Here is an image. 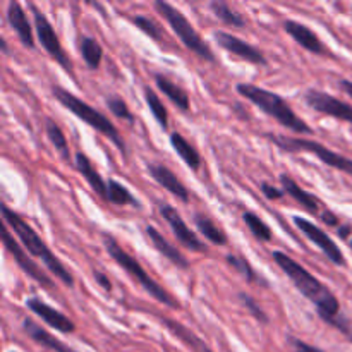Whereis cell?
I'll return each instance as SVG.
<instances>
[{
  "mask_svg": "<svg viewBox=\"0 0 352 352\" xmlns=\"http://www.w3.org/2000/svg\"><path fill=\"white\" fill-rule=\"evenodd\" d=\"M272 258L278 265V268L287 275L289 280L294 284V287L315 306L320 318L325 323H329V325L336 327L339 332H342L344 336L349 337L352 340L351 322L346 316H342L339 299L330 291V287H327L320 278H316L311 272L306 270L302 265H299L289 254L282 253V251H274Z\"/></svg>",
  "mask_w": 352,
  "mask_h": 352,
  "instance_id": "1",
  "label": "cell"
},
{
  "mask_svg": "<svg viewBox=\"0 0 352 352\" xmlns=\"http://www.w3.org/2000/svg\"><path fill=\"white\" fill-rule=\"evenodd\" d=\"M0 213H2V220L14 230L17 237H19L21 244H23L24 250L30 253V256L38 258L41 260V263L48 268L52 275L58 278L64 285L72 287L74 285V277H72L71 272L64 267L60 260L55 256L50 251V248L45 244V241L38 236L36 230L19 215L14 210H10L6 203H0Z\"/></svg>",
  "mask_w": 352,
  "mask_h": 352,
  "instance_id": "2",
  "label": "cell"
},
{
  "mask_svg": "<svg viewBox=\"0 0 352 352\" xmlns=\"http://www.w3.org/2000/svg\"><path fill=\"white\" fill-rule=\"evenodd\" d=\"M236 91L239 93L241 96H244L248 102L256 105L261 112L277 120L280 126L292 131V133L313 134V129L308 126V122H306L305 119H301V117L292 110V107L285 102L284 96H280L278 93L260 88V86L256 85H250V82H239V85L236 86Z\"/></svg>",
  "mask_w": 352,
  "mask_h": 352,
  "instance_id": "3",
  "label": "cell"
},
{
  "mask_svg": "<svg viewBox=\"0 0 352 352\" xmlns=\"http://www.w3.org/2000/svg\"><path fill=\"white\" fill-rule=\"evenodd\" d=\"M102 241H103V246H105V251L109 253V256L112 258V260L116 261L120 268H124V270H126L127 274H129L131 277H133L134 280H136L138 284H140L141 287H143L144 291H146L148 294L155 299V301H158L160 305L167 306V308L174 309V311L181 309V302H179L174 296L168 294V292L165 291V289L162 287L158 282H155L153 278L146 274V270L143 268V265H141L136 258L131 256L127 251H124V248L120 246L119 241H117L112 234L103 232Z\"/></svg>",
  "mask_w": 352,
  "mask_h": 352,
  "instance_id": "4",
  "label": "cell"
},
{
  "mask_svg": "<svg viewBox=\"0 0 352 352\" xmlns=\"http://www.w3.org/2000/svg\"><path fill=\"white\" fill-rule=\"evenodd\" d=\"M52 96H54V98L57 100V102L60 103L65 110H69L72 116H76L78 119H81L82 122H86L89 127H93L95 131H98V133L103 134L105 138H109V140L116 144L117 150H119L120 153L126 157L127 155L126 141L122 140L119 129L113 126V122L109 119V117L103 116V113L98 112L95 107H91L89 103L82 102L81 98H78V96L72 95L71 91H67V89L62 88V86H58V85L52 86Z\"/></svg>",
  "mask_w": 352,
  "mask_h": 352,
  "instance_id": "5",
  "label": "cell"
},
{
  "mask_svg": "<svg viewBox=\"0 0 352 352\" xmlns=\"http://www.w3.org/2000/svg\"><path fill=\"white\" fill-rule=\"evenodd\" d=\"M153 7L155 10H157L165 21H167L168 26H170L172 31L175 33V36L182 41V45H184L189 52L198 55V57L203 58V60H208V62L217 60L212 48L206 45V41L203 40L201 34L195 30V26L189 23L188 17H186L177 7L165 2V0H155Z\"/></svg>",
  "mask_w": 352,
  "mask_h": 352,
  "instance_id": "6",
  "label": "cell"
},
{
  "mask_svg": "<svg viewBox=\"0 0 352 352\" xmlns=\"http://www.w3.org/2000/svg\"><path fill=\"white\" fill-rule=\"evenodd\" d=\"M270 143H274L275 146L280 148L285 153H301V151H308V153L315 155L316 158H320V162H323L329 167L336 168V170L344 172V174L351 175L352 177V160L351 158L339 155L337 151L330 150L325 144L318 143V141L306 140V138H289L282 136V134H265Z\"/></svg>",
  "mask_w": 352,
  "mask_h": 352,
  "instance_id": "7",
  "label": "cell"
},
{
  "mask_svg": "<svg viewBox=\"0 0 352 352\" xmlns=\"http://www.w3.org/2000/svg\"><path fill=\"white\" fill-rule=\"evenodd\" d=\"M30 9L33 10L34 30H36L38 41H40V45L45 48V52H47V54L50 55V57L54 58V60L57 62L62 69H64L65 72L72 74V62H71V58H69V55L65 54L64 48H62L60 40H58V36H57V33H55L52 23L47 19V16H45V14L41 12L36 6H34V3H31Z\"/></svg>",
  "mask_w": 352,
  "mask_h": 352,
  "instance_id": "8",
  "label": "cell"
},
{
  "mask_svg": "<svg viewBox=\"0 0 352 352\" xmlns=\"http://www.w3.org/2000/svg\"><path fill=\"white\" fill-rule=\"evenodd\" d=\"M0 236H2L3 248H6V250L12 254L14 260H16V263H17V267H19L21 270H23L24 274L31 278V280H34L36 284H40L41 287H45V289L55 287V282L52 280V278L48 277V275L45 274V272L41 270V268L38 267L33 260H31V256H28L26 251L19 246V243H17V241H14L12 234L9 232V229H7V223L3 222V220H2V234H0Z\"/></svg>",
  "mask_w": 352,
  "mask_h": 352,
  "instance_id": "9",
  "label": "cell"
},
{
  "mask_svg": "<svg viewBox=\"0 0 352 352\" xmlns=\"http://www.w3.org/2000/svg\"><path fill=\"white\" fill-rule=\"evenodd\" d=\"M292 222L294 226L311 241L313 244H316V248H320L323 254L332 261L337 267H346V258H344V253L340 251V248L337 246L336 241L329 236L323 229H320L316 223H313L311 220H306L305 217L294 215L292 217Z\"/></svg>",
  "mask_w": 352,
  "mask_h": 352,
  "instance_id": "10",
  "label": "cell"
},
{
  "mask_svg": "<svg viewBox=\"0 0 352 352\" xmlns=\"http://www.w3.org/2000/svg\"><path fill=\"white\" fill-rule=\"evenodd\" d=\"M306 105L309 109L316 110L320 113L333 117V119L346 120V122L352 124V105L351 103L344 102V100L336 98L330 93L320 91V89H308L302 95Z\"/></svg>",
  "mask_w": 352,
  "mask_h": 352,
  "instance_id": "11",
  "label": "cell"
},
{
  "mask_svg": "<svg viewBox=\"0 0 352 352\" xmlns=\"http://www.w3.org/2000/svg\"><path fill=\"white\" fill-rule=\"evenodd\" d=\"M158 212H160L162 219L168 223V227L174 232L175 239L182 244L184 248H188L189 251H195V253H206V244L192 232V229H189L188 223L182 220V217L179 215L177 210L172 205H167V203H160L158 205Z\"/></svg>",
  "mask_w": 352,
  "mask_h": 352,
  "instance_id": "12",
  "label": "cell"
},
{
  "mask_svg": "<svg viewBox=\"0 0 352 352\" xmlns=\"http://www.w3.org/2000/svg\"><path fill=\"white\" fill-rule=\"evenodd\" d=\"M213 40L217 41L219 47H222L223 50H227L230 55L241 58V60L250 62V64L254 65H267V57H265V54L260 48L253 47V45L234 36V34L226 33V31H215Z\"/></svg>",
  "mask_w": 352,
  "mask_h": 352,
  "instance_id": "13",
  "label": "cell"
},
{
  "mask_svg": "<svg viewBox=\"0 0 352 352\" xmlns=\"http://www.w3.org/2000/svg\"><path fill=\"white\" fill-rule=\"evenodd\" d=\"M24 305H26V308L30 309L33 315H36L41 322H45L48 327H50V329L57 330V332L72 333L76 330L74 322H72L69 316H65L64 313L58 311V309H55L54 306L47 305L43 299L28 298Z\"/></svg>",
  "mask_w": 352,
  "mask_h": 352,
  "instance_id": "14",
  "label": "cell"
},
{
  "mask_svg": "<svg viewBox=\"0 0 352 352\" xmlns=\"http://www.w3.org/2000/svg\"><path fill=\"white\" fill-rule=\"evenodd\" d=\"M146 170L150 174V177L157 182L158 186L168 191L170 195H174L175 198L181 199L182 203H189V191L181 181H179L177 175L170 170L168 167H165L164 164H148Z\"/></svg>",
  "mask_w": 352,
  "mask_h": 352,
  "instance_id": "15",
  "label": "cell"
},
{
  "mask_svg": "<svg viewBox=\"0 0 352 352\" xmlns=\"http://www.w3.org/2000/svg\"><path fill=\"white\" fill-rule=\"evenodd\" d=\"M284 30L289 36L294 38L296 43H298L299 47H302L306 52H309V54H315V55L329 54L327 48L323 47L322 40L318 38V34H316L311 28L306 26V24L299 23V21H294V19H287L284 23Z\"/></svg>",
  "mask_w": 352,
  "mask_h": 352,
  "instance_id": "16",
  "label": "cell"
},
{
  "mask_svg": "<svg viewBox=\"0 0 352 352\" xmlns=\"http://www.w3.org/2000/svg\"><path fill=\"white\" fill-rule=\"evenodd\" d=\"M7 23L12 28V31H16L17 38H19L21 43L26 48H34V36H33V28H31L30 19H28L26 12H24L23 6L16 0H10L9 6H7Z\"/></svg>",
  "mask_w": 352,
  "mask_h": 352,
  "instance_id": "17",
  "label": "cell"
},
{
  "mask_svg": "<svg viewBox=\"0 0 352 352\" xmlns=\"http://www.w3.org/2000/svg\"><path fill=\"white\" fill-rule=\"evenodd\" d=\"M280 184H282V189L285 191V195H289L294 201H298L306 212L311 213V215L322 217L323 212H322V203H320V199L316 198V196H313L311 192L305 191V189H302L301 186L291 177V175L280 174Z\"/></svg>",
  "mask_w": 352,
  "mask_h": 352,
  "instance_id": "18",
  "label": "cell"
},
{
  "mask_svg": "<svg viewBox=\"0 0 352 352\" xmlns=\"http://www.w3.org/2000/svg\"><path fill=\"white\" fill-rule=\"evenodd\" d=\"M146 236H148V239L151 241V244H153L155 250H157L158 253L165 258V260L170 261L172 265H175V267L181 268V270H188V268L191 267V263H189L188 258H186L184 254L177 250V248L172 246V244L165 239V236L157 229V227L148 226Z\"/></svg>",
  "mask_w": 352,
  "mask_h": 352,
  "instance_id": "19",
  "label": "cell"
},
{
  "mask_svg": "<svg viewBox=\"0 0 352 352\" xmlns=\"http://www.w3.org/2000/svg\"><path fill=\"white\" fill-rule=\"evenodd\" d=\"M23 330L24 333L33 340V342H36L38 346L45 347V349H50L54 352H78L72 349V347H69L67 344L62 342V340H58L57 337L48 333L45 329H41L34 320L30 318V316L23 320Z\"/></svg>",
  "mask_w": 352,
  "mask_h": 352,
  "instance_id": "20",
  "label": "cell"
},
{
  "mask_svg": "<svg viewBox=\"0 0 352 352\" xmlns=\"http://www.w3.org/2000/svg\"><path fill=\"white\" fill-rule=\"evenodd\" d=\"M76 168H78L79 174L82 175V179L88 182L89 188L93 189V192H96L100 198L107 201V182L103 181V177L95 168L93 162L89 160L82 151H78V153H76Z\"/></svg>",
  "mask_w": 352,
  "mask_h": 352,
  "instance_id": "21",
  "label": "cell"
},
{
  "mask_svg": "<svg viewBox=\"0 0 352 352\" xmlns=\"http://www.w3.org/2000/svg\"><path fill=\"white\" fill-rule=\"evenodd\" d=\"M155 85L179 110L188 112L191 109V100H189L188 91L182 86H179L177 82L172 81L170 78H167L165 74H155Z\"/></svg>",
  "mask_w": 352,
  "mask_h": 352,
  "instance_id": "22",
  "label": "cell"
},
{
  "mask_svg": "<svg viewBox=\"0 0 352 352\" xmlns=\"http://www.w3.org/2000/svg\"><path fill=\"white\" fill-rule=\"evenodd\" d=\"M168 141H170V146L174 148L177 157L181 158L191 170L198 172L199 168H201V157H199V153L196 151V148L192 146L181 133H170Z\"/></svg>",
  "mask_w": 352,
  "mask_h": 352,
  "instance_id": "23",
  "label": "cell"
},
{
  "mask_svg": "<svg viewBox=\"0 0 352 352\" xmlns=\"http://www.w3.org/2000/svg\"><path fill=\"white\" fill-rule=\"evenodd\" d=\"M158 320H160V322L164 323V325L167 327V329L170 330V332L177 337V339H181L186 346L191 347L195 352H213L205 342H203L201 339H199L198 336H196V333H192L191 330L186 329L182 323L175 322V320H172V318H165V316H158Z\"/></svg>",
  "mask_w": 352,
  "mask_h": 352,
  "instance_id": "24",
  "label": "cell"
},
{
  "mask_svg": "<svg viewBox=\"0 0 352 352\" xmlns=\"http://www.w3.org/2000/svg\"><path fill=\"white\" fill-rule=\"evenodd\" d=\"M78 48L79 54H81L82 60L88 65L91 71H96V69L102 65L103 58V47L100 45V41L96 38L88 36V34H82L78 40Z\"/></svg>",
  "mask_w": 352,
  "mask_h": 352,
  "instance_id": "25",
  "label": "cell"
},
{
  "mask_svg": "<svg viewBox=\"0 0 352 352\" xmlns=\"http://www.w3.org/2000/svg\"><path fill=\"white\" fill-rule=\"evenodd\" d=\"M192 223H195L196 229L206 237V241H210V243L215 244V246L220 248L226 246V244L229 243V239H227V236L223 234V230L219 229V227L215 226V222H213L212 219H208L206 215H203V213H195V215H192Z\"/></svg>",
  "mask_w": 352,
  "mask_h": 352,
  "instance_id": "26",
  "label": "cell"
},
{
  "mask_svg": "<svg viewBox=\"0 0 352 352\" xmlns=\"http://www.w3.org/2000/svg\"><path fill=\"white\" fill-rule=\"evenodd\" d=\"M107 201L116 206L133 205L134 208H141V203L134 198L133 192L126 186L120 184L119 181H116V179L107 181Z\"/></svg>",
  "mask_w": 352,
  "mask_h": 352,
  "instance_id": "27",
  "label": "cell"
},
{
  "mask_svg": "<svg viewBox=\"0 0 352 352\" xmlns=\"http://www.w3.org/2000/svg\"><path fill=\"white\" fill-rule=\"evenodd\" d=\"M210 10L213 12V16L220 21V23L227 24V26L232 28H244L246 26V19L241 16L237 10H234L232 7L229 6L223 0H213V2L208 3Z\"/></svg>",
  "mask_w": 352,
  "mask_h": 352,
  "instance_id": "28",
  "label": "cell"
},
{
  "mask_svg": "<svg viewBox=\"0 0 352 352\" xmlns=\"http://www.w3.org/2000/svg\"><path fill=\"white\" fill-rule=\"evenodd\" d=\"M143 93H144V102H146V105H148V109H150L153 119L157 120L158 126H160L162 129L167 131L168 129V112H167V109H165L164 102L160 100V96H158L157 93L151 89V86H144Z\"/></svg>",
  "mask_w": 352,
  "mask_h": 352,
  "instance_id": "29",
  "label": "cell"
},
{
  "mask_svg": "<svg viewBox=\"0 0 352 352\" xmlns=\"http://www.w3.org/2000/svg\"><path fill=\"white\" fill-rule=\"evenodd\" d=\"M243 220L246 223V227L250 229V232L256 237L261 243H270L274 234H272V229L268 227V223L265 220H261L256 213L253 212H244Z\"/></svg>",
  "mask_w": 352,
  "mask_h": 352,
  "instance_id": "30",
  "label": "cell"
},
{
  "mask_svg": "<svg viewBox=\"0 0 352 352\" xmlns=\"http://www.w3.org/2000/svg\"><path fill=\"white\" fill-rule=\"evenodd\" d=\"M45 127H47L48 140H50V143L54 144L55 150L62 155V158H64V160H71V151H69L67 138H65L64 131L60 129V126H58L55 120L47 119V126Z\"/></svg>",
  "mask_w": 352,
  "mask_h": 352,
  "instance_id": "31",
  "label": "cell"
},
{
  "mask_svg": "<svg viewBox=\"0 0 352 352\" xmlns=\"http://www.w3.org/2000/svg\"><path fill=\"white\" fill-rule=\"evenodd\" d=\"M131 23H133L134 26L141 31V33H144L146 36H150L151 40L164 41V28H162L157 21L151 19V17L138 14V16L131 17Z\"/></svg>",
  "mask_w": 352,
  "mask_h": 352,
  "instance_id": "32",
  "label": "cell"
},
{
  "mask_svg": "<svg viewBox=\"0 0 352 352\" xmlns=\"http://www.w3.org/2000/svg\"><path fill=\"white\" fill-rule=\"evenodd\" d=\"M226 260H227V263H229L230 267L237 272V274L243 275L248 282H260L256 272H254V268L251 267V263L246 260V258L237 256V254H227Z\"/></svg>",
  "mask_w": 352,
  "mask_h": 352,
  "instance_id": "33",
  "label": "cell"
},
{
  "mask_svg": "<svg viewBox=\"0 0 352 352\" xmlns=\"http://www.w3.org/2000/svg\"><path fill=\"white\" fill-rule=\"evenodd\" d=\"M105 105H107V109H109L113 116L119 117V119L127 120V122H134V116L131 113L129 105H127V103L124 102V98H120L119 95L107 96Z\"/></svg>",
  "mask_w": 352,
  "mask_h": 352,
  "instance_id": "34",
  "label": "cell"
},
{
  "mask_svg": "<svg viewBox=\"0 0 352 352\" xmlns=\"http://www.w3.org/2000/svg\"><path fill=\"white\" fill-rule=\"evenodd\" d=\"M239 299L243 301V305L246 306V309L250 311V315L253 316L256 322L263 323V325H267V323H270V318H268V315L265 313V309L261 308L260 302L256 301V299L253 298V296L246 294V292H241L239 294Z\"/></svg>",
  "mask_w": 352,
  "mask_h": 352,
  "instance_id": "35",
  "label": "cell"
},
{
  "mask_svg": "<svg viewBox=\"0 0 352 352\" xmlns=\"http://www.w3.org/2000/svg\"><path fill=\"white\" fill-rule=\"evenodd\" d=\"M289 344L292 346V349H294V352H325L322 351L320 347H315L311 346V344L305 342V340L301 339H296V337H289Z\"/></svg>",
  "mask_w": 352,
  "mask_h": 352,
  "instance_id": "36",
  "label": "cell"
},
{
  "mask_svg": "<svg viewBox=\"0 0 352 352\" xmlns=\"http://www.w3.org/2000/svg\"><path fill=\"white\" fill-rule=\"evenodd\" d=\"M261 192L265 195V198L272 199V201H275V199H282L285 196L284 189L275 188V186L268 184V182H261Z\"/></svg>",
  "mask_w": 352,
  "mask_h": 352,
  "instance_id": "37",
  "label": "cell"
},
{
  "mask_svg": "<svg viewBox=\"0 0 352 352\" xmlns=\"http://www.w3.org/2000/svg\"><path fill=\"white\" fill-rule=\"evenodd\" d=\"M93 277H95L96 284H98L100 287L103 289V291H107V292L112 291V282H110V278L107 277V275L103 274V272L95 270V272H93Z\"/></svg>",
  "mask_w": 352,
  "mask_h": 352,
  "instance_id": "38",
  "label": "cell"
},
{
  "mask_svg": "<svg viewBox=\"0 0 352 352\" xmlns=\"http://www.w3.org/2000/svg\"><path fill=\"white\" fill-rule=\"evenodd\" d=\"M320 219H322L323 222H325L327 226H330V227L339 226V219H337L336 213H332L330 210H323V213H322V217H320Z\"/></svg>",
  "mask_w": 352,
  "mask_h": 352,
  "instance_id": "39",
  "label": "cell"
},
{
  "mask_svg": "<svg viewBox=\"0 0 352 352\" xmlns=\"http://www.w3.org/2000/svg\"><path fill=\"white\" fill-rule=\"evenodd\" d=\"M337 86H339L340 91H344L347 96L352 98V81H349V79H340V81L337 82Z\"/></svg>",
  "mask_w": 352,
  "mask_h": 352,
  "instance_id": "40",
  "label": "cell"
},
{
  "mask_svg": "<svg viewBox=\"0 0 352 352\" xmlns=\"http://www.w3.org/2000/svg\"><path fill=\"white\" fill-rule=\"evenodd\" d=\"M234 107H236V109H237V110H234V112H236L237 116L241 117V119H244V120H246V119H248V113H244V112H243V110H244V107L241 105V103H236V105H234Z\"/></svg>",
  "mask_w": 352,
  "mask_h": 352,
  "instance_id": "41",
  "label": "cell"
},
{
  "mask_svg": "<svg viewBox=\"0 0 352 352\" xmlns=\"http://www.w3.org/2000/svg\"><path fill=\"white\" fill-rule=\"evenodd\" d=\"M349 232H351V227H342V229H339V236L342 237V239H347L349 237Z\"/></svg>",
  "mask_w": 352,
  "mask_h": 352,
  "instance_id": "42",
  "label": "cell"
},
{
  "mask_svg": "<svg viewBox=\"0 0 352 352\" xmlns=\"http://www.w3.org/2000/svg\"><path fill=\"white\" fill-rule=\"evenodd\" d=\"M0 47H2V50L6 52V54H7V52H9V50H7V41H6V38H0Z\"/></svg>",
  "mask_w": 352,
  "mask_h": 352,
  "instance_id": "43",
  "label": "cell"
},
{
  "mask_svg": "<svg viewBox=\"0 0 352 352\" xmlns=\"http://www.w3.org/2000/svg\"><path fill=\"white\" fill-rule=\"evenodd\" d=\"M351 250H352V241H351Z\"/></svg>",
  "mask_w": 352,
  "mask_h": 352,
  "instance_id": "44",
  "label": "cell"
},
{
  "mask_svg": "<svg viewBox=\"0 0 352 352\" xmlns=\"http://www.w3.org/2000/svg\"><path fill=\"white\" fill-rule=\"evenodd\" d=\"M10 352H16V351H10Z\"/></svg>",
  "mask_w": 352,
  "mask_h": 352,
  "instance_id": "45",
  "label": "cell"
}]
</instances>
